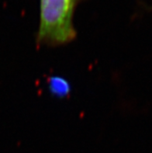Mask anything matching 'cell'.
<instances>
[{"label": "cell", "instance_id": "cell-1", "mask_svg": "<svg viewBox=\"0 0 152 153\" xmlns=\"http://www.w3.org/2000/svg\"><path fill=\"white\" fill-rule=\"evenodd\" d=\"M82 0H41L37 46L58 47L73 41L77 32L73 16Z\"/></svg>", "mask_w": 152, "mask_h": 153}, {"label": "cell", "instance_id": "cell-2", "mask_svg": "<svg viewBox=\"0 0 152 153\" xmlns=\"http://www.w3.org/2000/svg\"><path fill=\"white\" fill-rule=\"evenodd\" d=\"M47 88L52 96L61 99L68 97L71 91L69 82L65 78L59 76H52L48 78Z\"/></svg>", "mask_w": 152, "mask_h": 153}]
</instances>
